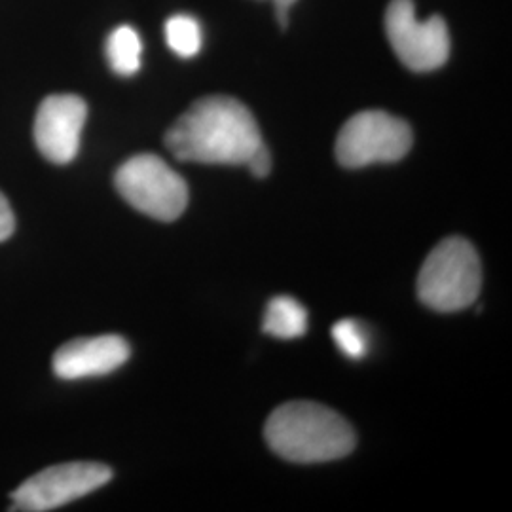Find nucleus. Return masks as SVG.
Here are the masks:
<instances>
[{"mask_svg": "<svg viewBox=\"0 0 512 512\" xmlns=\"http://www.w3.org/2000/svg\"><path fill=\"white\" fill-rule=\"evenodd\" d=\"M482 287L476 249L463 238H448L425 258L418 275L420 300L431 310L459 311L475 304Z\"/></svg>", "mask_w": 512, "mask_h": 512, "instance_id": "nucleus-3", "label": "nucleus"}, {"mask_svg": "<svg viewBox=\"0 0 512 512\" xmlns=\"http://www.w3.org/2000/svg\"><path fill=\"white\" fill-rule=\"evenodd\" d=\"M14 228H16L14 211L6 200V196L0 192V243L14 234Z\"/></svg>", "mask_w": 512, "mask_h": 512, "instance_id": "nucleus-15", "label": "nucleus"}, {"mask_svg": "<svg viewBox=\"0 0 512 512\" xmlns=\"http://www.w3.org/2000/svg\"><path fill=\"white\" fill-rule=\"evenodd\" d=\"M114 184L133 209L152 219H179L188 205L186 181L156 154L129 158L116 171Z\"/></svg>", "mask_w": 512, "mask_h": 512, "instance_id": "nucleus-4", "label": "nucleus"}, {"mask_svg": "<svg viewBox=\"0 0 512 512\" xmlns=\"http://www.w3.org/2000/svg\"><path fill=\"white\" fill-rule=\"evenodd\" d=\"M332 338L340 351L349 359H363L368 351L365 329L355 319L338 321L332 327Z\"/></svg>", "mask_w": 512, "mask_h": 512, "instance_id": "nucleus-13", "label": "nucleus"}, {"mask_svg": "<svg viewBox=\"0 0 512 512\" xmlns=\"http://www.w3.org/2000/svg\"><path fill=\"white\" fill-rule=\"evenodd\" d=\"M296 4V0H274L275 16L281 27L289 25V10Z\"/></svg>", "mask_w": 512, "mask_h": 512, "instance_id": "nucleus-16", "label": "nucleus"}, {"mask_svg": "<svg viewBox=\"0 0 512 512\" xmlns=\"http://www.w3.org/2000/svg\"><path fill=\"white\" fill-rule=\"evenodd\" d=\"M86 118L88 105L82 97L73 93L46 97L35 118V143L40 154L52 164H71L80 148Z\"/></svg>", "mask_w": 512, "mask_h": 512, "instance_id": "nucleus-8", "label": "nucleus"}, {"mask_svg": "<svg viewBox=\"0 0 512 512\" xmlns=\"http://www.w3.org/2000/svg\"><path fill=\"white\" fill-rule=\"evenodd\" d=\"M165 40L171 52L183 59H190L202 50V25L198 19L188 14H177L165 23Z\"/></svg>", "mask_w": 512, "mask_h": 512, "instance_id": "nucleus-12", "label": "nucleus"}, {"mask_svg": "<svg viewBox=\"0 0 512 512\" xmlns=\"http://www.w3.org/2000/svg\"><path fill=\"white\" fill-rule=\"evenodd\" d=\"M385 33L404 65L416 73L442 67L450 55V35L444 19L420 21L412 0H391L385 12Z\"/></svg>", "mask_w": 512, "mask_h": 512, "instance_id": "nucleus-6", "label": "nucleus"}, {"mask_svg": "<svg viewBox=\"0 0 512 512\" xmlns=\"http://www.w3.org/2000/svg\"><path fill=\"white\" fill-rule=\"evenodd\" d=\"M412 129L384 110H363L351 116L336 139L338 162L359 169L372 164L403 160L412 148Z\"/></svg>", "mask_w": 512, "mask_h": 512, "instance_id": "nucleus-5", "label": "nucleus"}, {"mask_svg": "<svg viewBox=\"0 0 512 512\" xmlns=\"http://www.w3.org/2000/svg\"><path fill=\"white\" fill-rule=\"evenodd\" d=\"M262 143L251 110L226 95L196 101L165 135L177 160L207 165H245Z\"/></svg>", "mask_w": 512, "mask_h": 512, "instance_id": "nucleus-1", "label": "nucleus"}, {"mask_svg": "<svg viewBox=\"0 0 512 512\" xmlns=\"http://www.w3.org/2000/svg\"><path fill=\"white\" fill-rule=\"evenodd\" d=\"M129 344L116 334L76 338L55 351L54 372L61 380L105 376L129 359Z\"/></svg>", "mask_w": 512, "mask_h": 512, "instance_id": "nucleus-9", "label": "nucleus"}, {"mask_svg": "<svg viewBox=\"0 0 512 512\" xmlns=\"http://www.w3.org/2000/svg\"><path fill=\"white\" fill-rule=\"evenodd\" d=\"M245 165L251 169V173H253L255 177H258V179L266 177V175L270 173V169H272L270 150L262 143V145L256 148L255 152L249 156V160H247V164Z\"/></svg>", "mask_w": 512, "mask_h": 512, "instance_id": "nucleus-14", "label": "nucleus"}, {"mask_svg": "<svg viewBox=\"0 0 512 512\" xmlns=\"http://www.w3.org/2000/svg\"><path fill=\"white\" fill-rule=\"evenodd\" d=\"M141 54L143 42L139 33L129 27H116L107 38V59L110 69L120 76H133L141 69Z\"/></svg>", "mask_w": 512, "mask_h": 512, "instance_id": "nucleus-11", "label": "nucleus"}, {"mask_svg": "<svg viewBox=\"0 0 512 512\" xmlns=\"http://www.w3.org/2000/svg\"><path fill=\"white\" fill-rule=\"evenodd\" d=\"M112 478L103 463L73 461L40 471L25 480L12 494L16 511H54L84 495L92 494Z\"/></svg>", "mask_w": 512, "mask_h": 512, "instance_id": "nucleus-7", "label": "nucleus"}, {"mask_svg": "<svg viewBox=\"0 0 512 512\" xmlns=\"http://www.w3.org/2000/svg\"><path fill=\"white\" fill-rule=\"evenodd\" d=\"M266 440L275 454L294 463H325L344 458L355 448L348 421L323 404H283L266 421Z\"/></svg>", "mask_w": 512, "mask_h": 512, "instance_id": "nucleus-2", "label": "nucleus"}, {"mask_svg": "<svg viewBox=\"0 0 512 512\" xmlns=\"http://www.w3.org/2000/svg\"><path fill=\"white\" fill-rule=\"evenodd\" d=\"M308 329V311L291 296H275L268 304L264 330L275 338L291 340Z\"/></svg>", "mask_w": 512, "mask_h": 512, "instance_id": "nucleus-10", "label": "nucleus"}]
</instances>
